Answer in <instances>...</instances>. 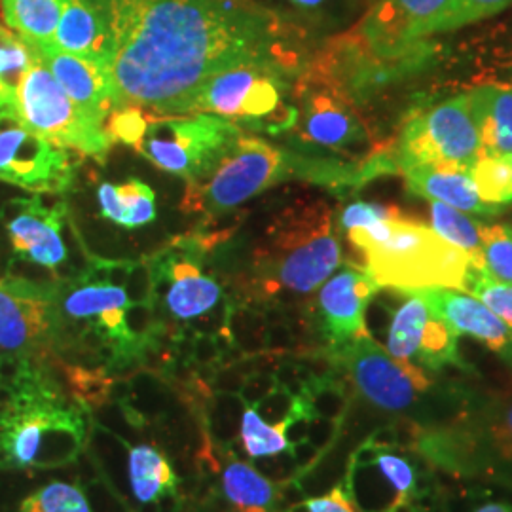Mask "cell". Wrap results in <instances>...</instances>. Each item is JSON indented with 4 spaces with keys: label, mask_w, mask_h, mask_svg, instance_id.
Segmentation results:
<instances>
[{
    "label": "cell",
    "mask_w": 512,
    "mask_h": 512,
    "mask_svg": "<svg viewBox=\"0 0 512 512\" xmlns=\"http://www.w3.org/2000/svg\"><path fill=\"white\" fill-rule=\"evenodd\" d=\"M118 109L192 114L224 67L281 50L274 19L241 0H103Z\"/></svg>",
    "instance_id": "cell-1"
},
{
    "label": "cell",
    "mask_w": 512,
    "mask_h": 512,
    "mask_svg": "<svg viewBox=\"0 0 512 512\" xmlns=\"http://www.w3.org/2000/svg\"><path fill=\"white\" fill-rule=\"evenodd\" d=\"M50 285L57 359L116 370L143 361L160 342L143 262L88 256L84 268Z\"/></svg>",
    "instance_id": "cell-2"
},
{
    "label": "cell",
    "mask_w": 512,
    "mask_h": 512,
    "mask_svg": "<svg viewBox=\"0 0 512 512\" xmlns=\"http://www.w3.org/2000/svg\"><path fill=\"white\" fill-rule=\"evenodd\" d=\"M55 361H21L0 389V471L40 473L74 463L90 435L88 406L55 376Z\"/></svg>",
    "instance_id": "cell-3"
},
{
    "label": "cell",
    "mask_w": 512,
    "mask_h": 512,
    "mask_svg": "<svg viewBox=\"0 0 512 512\" xmlns=\"http://www.w3.org/2000/svg\"><path fill=\"white\" fill-rule=\"evenodd\" d=\"M289 181L319 184L329 188H348L368 181L365 164L355 165L310 156L291 148L275 147L268 141L241 133L224 154L215 171L202 183L188 184L183 209L207 219L226 215L239 205Z\"/></svg>",
    "instance_id": "cell-4"
},
{
    "label": "cell",
    "mask_w": 512,
    "mask_h": 512,
    "mask_svg": "<svg viewBox=\"0 0 512 512\" xmlns=\"http://www.w3.org/2000/svg\"><path fill=\"white\" fill-rule=\"evenodd\" d=\"M340 266L342 245L329 203H296L256 241L249 283L262 298H302L319 291Z\"/></svg>",
    "instance_id": "cell-5"
},
{
    "label": "cell",
    "mask_w": 512,
    "mask_h": 512,
    "mask_svg": "<svg viewBox=\"0 0 512 512\" xmlns=\"http://www.w3.org/2000/svg\"><path fill=\"white\" fill-rule=\"evenodd\" d=\"M211 247L213 239L205 234L177 236L143 260L160 336L215 340L228 334L232 304L203 266Z\"/></svg>",
    "instance_id": "cell-6"
},
{
    "label": "cell",
    "mask_w": 512,
    "mask_h": 512,
    "mask_svg": "<svg viewBox=\"0 0 512 512\" xmlns=\"http://www.w3.org/2000/svg\"><path fill=\"white\" fill-rule=\"evenodd\" d=\"M349 241L363 251L366 272L380 289L414 293L423 289L465 291L473 268L469 256L456 245L399 211L346 232Z\"/></svg>",
    "instance_id": "cell-7"
},
{
    "label": "cell",
    "mask_w": 512,
    "mask_h": 512,
    "mask_svg": "<svg viewBox=\"0 0 512 512\" xmlns=\"http://www.w3.org/2000/svg\"><path fill=\"white\" fill-rule=\"evenodd\" d=\"M294 67L293 55H262L232 63L203 84L192 114H217L241 131L287 133L294 122V84H289Z\"/></svg>",
    "instance_id": "cell-8"
},
{
    "label": "cell",
    "mask_w": 512,
    "mask_h": 512,
    "mask_svg": "<svg viewBox=\"0 0 512 512\" xmlns=\"http://www.w3.org/2000/svg\"><path fill=\"white\" fill-rule=\"evenodd\" d=\"M412 448L454 475L512 482V389L473 406L452 425L416 429Z\"/></svg>",
    "instance_id": "cell-9"
},
{
    "label": "cell",
    "mask_w": 512,
    "mask_h": 512,
    "mask_svg": "<svg viewBox=\"0 0 512 512\" xmlns=\"http://www.w3.org/2000/svg\"><path fill=\"white\" fill-rule=\"evenodd\" d=\"M243 131L217 114H148L135 148L145 160L188 184L202 183Z\"/></svg>",
    "instance_id": "cell-10"
},
{
    "label": "cell",
    "mask_w": 512,
    "mask_h": 512,
    "mask_svg": "<svg viewBox=\"0 0 512 512\" xmlns=\"http://www.w3.org/2000/svg\"><path fill=\"white\" fill-rule=\"evenodd\" d=\"M482 156L469 92L412 114L395 152L387 154L391 171L410 165H431L469 173Z\"/></svg>",
    "instance_id": "cell-11"
},
{
    "label": "cell",
    "mask_w": 512,
    "mask_h": 512,
    "mask_svg": "<svg viewBox=\"0 0 512 512\" xmlns=\"http://www.w3.org/2000/svg\"><path fill=\"white\" fill-rule=\"evenodd\" d=\"M418 452L372 435L349 458L344 486L361 512H425Z\"/></svg>",
    "instance_id": "cell-12"
},
{
    "label": "cell",
    "mask_w": 512,
    "mask_h": 512,
    "mask_svg": "<svg viewBox=\"0 0 512 512\" xmlns=\"http://www.w3.org/2000/svg\"><path fill=\"white\" fill-rule=\"evenodd\" d=\"M294 122L287 133L302 150L346 154L366 141L355 99L321 65L300 74L293 86Z\"/></svg>",
    "instance_id": "cell-13"
},
{
    "label": "cell",
    "mask_w": 512,
    "mask_h": 512,
    "mask_svg": "<svg viewBox=\"0 0 512 512\" xmlns=\"http://www.w3.org/2000/svg\"><path fill=\"white\" fill-rule=\"evenodd\" d=\"M18 126L37 133L57 147L76 150L101 162L107 158L112 145L105 126L95 124L82 114L38 52L19 88Z\"/></svg>",
    "instance_id": "cell-14"
},
{
    "label": "cell",
    "mask_w": 512,
    "mask_h": 512,
    "mask_svg": "<svg viewBox=\"0 0 512 512\" xmlns=\"http://www.w3.org/2000/svg\"><path fill=\"white\" fill-rule=\"evenodd\" d=\"M330 359L366 403L385 412L412 408L433 387L425 370L397 361L370 334L330 348Z\"/></svg>",
    "instance_id": "cell-15"
},
{
    "label": "cell",
    "mask_w": 512,
    "mask_h": 512,
    "mask_svg": "<svg viewBox=\"0 0 512 512\" xmlns=\"http://www.w3.org/2000/svg\"><path fill=\"white\" fill-rule=\"evenodd\" d=\"M59 361L52 285L25 277L0 279V363Z\"/></svg>",
    "instance_id": "cell-16"
},
{
    "label": "cell",
    "mask_w": 512,
    "mask_h": 512,
    "mask_svg": "<svg viewBox=\"0 0 512 512\" xmlns=\"http://www.w3.org/2000/svg\"><path fill=\"white\" fill-rule=\"evenodd\" d=\"M450 0H378L361 25L351 33L370 54L387 61L421 63L423 40Z\"/></svg>",
    "instance_id": "cell-17"
},
{
    "label": "cell",
    "mask_w": 512,
    "mask_h": 512,
    "mask_svg": "<svg viewBox=\"0 0 512 512\" xmlns=\"http://www.w3.org/2000/svg\"><path fill=\"white\" fill-rule=\"evenodd\" d=\"M76 177L73 156L18 124L0 126V183L33 194H65Z\"/></svg>",
    "instance_id": "cell-18"
},
{
    "label": "cell",
    "mask_w": 512,
    "mask_h": 512,
    "mask_svg": "<svg viewBox=\"0 0 512 512\" xmlns=\"http://www.w3.org/2000/svg\"><path fill=\"white\" fill-rule=\"evenodd\" d=\"M404 294L408 298L393 313L389 325L387 351L397 361L425 372H440L446 366L465 368L459 355L458 334L418 294Z\"/></svg>",
    "instance_id": "cell-19"
},
{
    "label": "cell",
    "mask_w": 512,
    "mask_h": 512,
    "mask_svg": "<svg viewBox=\"0 0 512 512\" xmlns=\"http://www.w3.org/2000/svg\"><path fill=\"white\" fill-rule=\"evenodd\" d=\"M67 219V202L46 205L38 194L31 198H12L0 209V222L14 255L50 272H57L69 260V249L63 239Z\"/></svg>",
    "instance_id": "cell-20"
},
{
    "label": "cell",
    "mask_w": 512,
    "mask_h": 512,
    "mask_svg": "<svg viewBox=\"0 0 512 512\" xmlns=\"http://www.w3.org/2000/svg\"><path fill=\"white\" fill-rule=\"evenodd\" d=\"M380 291L370 274L357 266H340L321 285L317 315L330 348L366 336V310Z\"/></svg>",
    "instance_id": "cell-21"
},
{
    "label": "cell",
    "mask_w": 512,
    "mask_h": 512,
    "mask_svg": "<svg viewBox=\"0 0 512 512\" xmlns=\"http://www.w3.org/2000/svg\"><path fill=\"white\" fill-rule=\"evenodd\" d=\"M37 52L82 114L95 124L105 126L110 114L118 110L116 84L110 67L80 55L67 54L54 44L40 46Z\"/></svg>",
    "instance_id": "cell-22"
},
{
    "label": "cell",
    "mask_w": 512,
    "mask_h": 512,
    "mask_svg": "<svg viewBox=\"0 0 512 512\" xmlns=\"http://www.w3.org/2000/svg\"><path fill=\"white\" fill-rule=\"evenodd\" d=\"M215 480L209 497L217 512H281V488L232 452L211 459Z\"/></svg>",
    "instance_id": "cell-23"
},
{
    "label": "cell",
    "mask_w": 512,
    "mask_h": 512,
    "mask_svg": "<svg viewBox=\"0 0 512 512\" xmlns=\"http://www.w3.org/2000/svg\"><path fill=\"white\" fill-rule=\"evenodd\" d=\"M458 336L467 334L512 366V330L476 296L456 289L414 291Z\"/></svg>",
    "instance_id": "cell-24"
},
{
    "label": "cell",
    "mask_w": 512,
    "mask_h": 512,
    "mask_svg": "<svg viewBox=\"0 0 512 512\" xmlns=\"http://www.w3.org/2000/svg\"><path fill=\"white\" fill-rule=\"evenodd\" d=\"M54 46L110 67L112 37L103 0H63Z\"/></svg>",
    "instance_id": "cell-25"
},
{
    "label": "cell",
    "mask_w": 512,
    "mask_h": 512,
    "mask_svg": "<svg viewBox=\"0 0 512 512\" xmlns=\"http://www.w3.org/2000/svg\"><path fill=\"white\" fill-rule=\"evenodd\" d=\"M313 418L315 403L310 389L294 395L291 410L275 423L264 420L255 403H247L241 416L239 446L249 459L277 458L283 454L296 456L298 446L291 440L294 425L310 423Z\"/></svg>",
    "instance_id": "cell-26"
},
{
    "label": "cell",
    "mask_w": 512,
    "mask_h": 512,
    "mask_svg": "<svg viewBox=\"0 0 512 512\" xmlns=\"http://www.w3.org/2000/svg\"><path fill=\"white\" fill-rule=\"evenodd\" d=\"M401 173L410 192L427 202L444 203L469 215H495L501 209L478 196L471 173L437 169L431 165H410L401 169Z\"/></svg>",
    "instance_id": "cell-27"
},
{
    "label": "cell",
    "mask_w": 512,
    "mask_h": 512,
    "mask_svg": "<svg viewBox=\"0 0 512 512\" xmlns=\"http://www.w3.org/2000/svg\"><path fill=\"white\" fill-rule=\"evenodd\" d=\"M471 95L482 154H512V88L482 84Z\"/></svg>",
    "instance_id": "cell-28"
},
{
    "label": "cell",
    "mask_w": 512,
    "mask_h": 512,
    "mask_svg": "<svg viewBox=\"0 0 512 512\" xmlns=\"http://www.w3.org/2000/svg\"><path fill=\"white\" fill-rule=\"evenodd\" d=\"M128 476L131 492L139 503L158 505L175 499L181 480L162 450L150 444L128 448Z\"/></svg>",
    "instance_id": "cell-29"
},
{
    "label": "cell",
    "mask_w": 512,
    "mask_h": 512,
    "mask_svg": "<svg viewBox=\"0 0 512 512\" xmlns=\"http://www.w3.org/2000/svg\"><path fill=\"white\" fill-rule=\"evenodd\" d=\"M469 57L476 80L512 88V14L475 35L469 42Z\"/></svg>",
    "instance_id": "cell-30"
},
{
    "label": "cell",
    "mask_w": 512,
    "mask_h": 512,
    "mask_svg": "<svg viewBox=\"0 0 512 512\" xmlns=\"http://www.w3.org/2000/svg\"><path fill=\"white\" fill-rule=\"evenodd\" d=\"M101 217L128 230L156 220V196L147 183L129 179L126 183H103L97 188Z\"/></svg>",
    "instance_id": "cell-31"
},
{
    "label": "cell",
    "mask_w": 512,
    "mask_h": 512,
    "mask_svg": "<svg viewBox=\"0 0 512 512\" xmlns=\"http://www.w3.org/2000/svg\"><path fill=\"white\" fill-rule=\"evenodd\" d=\"M35 59V46L0 23V126L18 124L19 88Z\"/></svg>",
    "instance_id": "cell-32"
},
{
    "label": "cell",
    "mask_w": 512,
    "mask_h": 512,
    "mask_svg": "<svg viewBox=\"0 0 512 512\" xmlns=\"http://www.w3.org/2000/svg\"><path fill=\"white\" fill-rule=\"evenodd\" d=\"M63 0H0L4 25L31 46L54 44Z\"/></svg>",
    "instance_id": "cell-33"
},
{
    "label": "cell",
    "mask_w": 512,
    "mask_h": 512,
    "mask_svg": "<svg viewBox=\"0 0 512 512\" xmlns=\"http://www.w3.org/2000/svg\"><path fill=\"white\" fill-rule=\"evenodd\" d=\"M431 203V220L433 230L440 238L456 245L459 251L469 256L475 270H484V255H482V224L476 222L469 213H463L456 207L439 202Z\"/></svg>",
    "instance_id": "cell-34"
},
{
    "label": "cell",
    "mask_w": 512,
    "mask_h": 512,
    "mask_svg": "<svg viewBox=\"0 0 512 512\" xmlns=\"http://www.w3.org/2000/svg\"><path fill=\"white\" fill-rule=\"evenodd\" d=\"M478 196L490 205L503 207L512 202L511 156L482 154L469 171Z\"/></svg>",
    "instance_id": "cell-35"
},
{
    "label": "cell",
    "mask_w": 512,
    "mask_h": 512,
    "mask_svg": "<svg viewBox=\"0 0 512 512\" xmlns=\"http://www.w3.org/2000/svg\"><path fill=\"white\" fill-rule=\"evenodd\" d=\"M18 512H93L80 484L54 480L23 497Z\"/></svg>",
    "instance_id": "cell-36"
},
{
    "label": "cell",
    "mask_w": 512,
    "mask_h": 512,
    "mask_svg": "<svg viewBox=\"0 0 512 512\" xmlns=\"http://www.w3.org/2000/svg\"><path fill=\"white\" fill-rule=\"evenodd\" d=\"M512 8V0H450L433 27V35L452 33L461 27L494 18Z\"/></svg>",
    "instance_id": "cell-37"
},
{
    "label": "cell",
    "mask_w": 512,
    "mask_h": 512,
    "mask_svg": "<svg viewBox=\"0 0 512 512\" xmlns=\"http://www.w3.org/2000/svg\"><path fill=\"white\" fill-rule=\"evenodd\" d=\"M484 272L495 281L512 285V226L482 224Z\"/></svg>",
    "instance_id": "cell-38"
},
{
    "label": "cell",
    "mask_w": 512,
    "mask_h": 512,
    "mask_svg": "<svg viewBox=\"0 0 512 512\" xmlns=\"http://www.w3.org/2000/svg\"><path fill=\"white\" fill-rule=\"evenodd\" d=\"M467 293L476 296L512 330V285L495 281L494 277L480 270L471 275Z\"/></svg>",
    "instance_id": "cell-39"
},
{
    "label": "cell",
    "mask_w": 512,
    "mask_h": 512,
    "mask_svg": "<svg viewBox=\"0 0 512 512\" xmlns=\"http://www.w3.org/2000/svg\"><path fill=\"white\" fill-rule=\"evenodd\" d=\"M300 507L304 512H361L344 482L334 486L327 494L306 499Z\"/></svg>",
    "instance_id": "cell-40"
},
{
    "label": "cell",
    "mask_w": 512,
    "mask_h": 512,
    "mask_svg": "<svg viewBox=\"0 0 512 512\" xmlns=\"http://www.w3.org/2000/svg\"><path fill=\"white\" fill-rule=\"evenodd\" d=\"M475 512H512V505L503 501H492V503L480 505Z\"/></svg>",
    "instance_id": "cell-41"
},
{
    "label": "cell",
    "mask_w": 512,
    "mask_h": 512,
    "mask_svg": "<svg viewBox=\"0 0 512 512\" xmlns=\"http://www.w3.org/2000/svg\"><path fill=\"white\" fill-rule=\"evenodd\" d=\"M294 4H298V6H306V8H313V6H319L323 0H291Z\"/></svg>",
    "instance_id": "cell-42"
},
{
    "label": "cell",
    "mask_w": 512,
    "mask_h": 512,
    "mask_svg": "<svg viewBox=\"0 0 512 512\" xmlns=\"http://www.w3.org/2000/svg\"><path fill=\"white\" fill-rule=\"evenodd\" d=\"M2 380H4V365L0 363V389H2Z\"/></svg>",
    "instance_id": "cell-43"
},
{
    "label": "cell",
    "mask_w": 512,
    "mask_h": 512,
    "mask_svg": "<svg viewBox=\"0 0 512 512\" xmlns=\"http://www.w3.org/2000/svg\"><path fill=\"white\" fill-rule=\"evenodd\" d=\"M511 158H512V154H511Z\"/></svg>",
    "instance_id": "cell-44"
}]
</instances>
